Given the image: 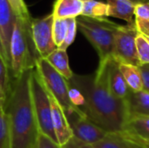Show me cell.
<instances>
[{
  "mask_svg": "<svg viewBox=\"0 0 149 148\" xmlns=\"http://www.w3.org/2000/svg\"><path fill=\"white\" fill-rule=\"evenodd\" d=\"M138 68L141 77L142 91L149 93V64L140 65Z\"/></svg>",
  "mask_w": 149,
  "mask_h": 148,
  "instance_id": "f1b7e54d",
  "label": "cell"
},
{
  "mask_svg": "<svg viewBox=\"0 0 149 148\" xmlns=\"http://www.w3.org/2000/svg\"><path fill=\"white\" fill-rule=\"evenodd\" d=\"M49 94V93H48ZM52 108V120L53 131L59 146L65 144L73 137L67 117L60 105L49 94Z\"/></svg>",
  "mask_w": 149,
  "mask_h": 148,
  "instance_id": "30bf717a",
  "label": "cell"
},
{
  "mask_svg": "<svg viewBox=\"0 0 149 148\" xmlns=\"http://www.w3.org/2000/svg\"><path fill=\"white\" fill-rule=\"evenodd\" d=\"M127 120L137 116H149V93L144 91L134 92L129 89L124 99Z\"/></svg>",
  "mask_w": 149,
  "mask_h": 148,
  "instance_id": "4fadbf2b",
  "label": "cell"
},
{
  "mask_svg": "<svg viewBox=\"0 0 149 148\" xmlns=\"http://www.w3.org/2000/svg\"><path fill=\"white\" fill-rule=\"evenodd\" d=\"M134 16L136 19L149 21V1L134 4Z\"/></svg>",
  "mask_w": 149,
  "mask_h": 148,
  "instance_id": "4316f807",
  "label": "cell"
},
{
  "mask_svg": "<svg viewBox=\"0 0 149 148\" xmlns=\"http://www.w3.org/2000/svg\"><path fill=\"white\" fill-rule=\"evenodd\" d=\"M31 72L12 79L4 106L10 122L12 148H34L39 133L31 95Z\"/></svg>",
  "mask_w": 149,
  "mask_h": 148,
  "instance_id": "7a4b0ae2",
  "label": "cell"
},
{
  "mask_svg": "<svg viewBox=\"0 0 149 148\" xmlns=\"http://www.w3.org/2000/svg\"><path fill=\"white\" fill-rule=\"evenodd\" d=\"M53 19L52 14L44 17L31 19V29L32 40L38 56L42 58H46L57 49L52 38Z\"/></svg>",
  "mask_w": 149,
  "mask_h": 148,
  "instance_id": "ba28073f",
  "label": "cell"
},
{
  "mask_svg": "<svg viewBox=\"0 0 149 148\" xmlns=\"http://www.w3.org/2000/svg\"><path fill=\"white\" fill-rule=\"evenodd\" d=\"M109 17L125 20L127 24H134V4L129 0H107Z\"/></svg>",
  "mask_w": 149,
  "mask_h": 148,
  "instance_id": "e0dca14e",
  "label": "cell"
},
{
  "mask_svg": "<svg viewBox=\"0 0 149 148\" xmlns=\"http://www.w3.org/2000/svg\"><path fill=\"white\" fill-rule=\"evenodd\" d=\"M35 69L46 91L60 105L65 115L74 111H80L72 103L68 81L50 65L46 58H38Z\"/></svg>",
  "mask_w": 149,
  "mask_h": 148,
  "instance_id": "5b68a950",
  "label": "cell"
},
{
  "mask_svg": "<svg viewBox=\"0 0 149 148\" xmlns=\"http://www.w3.org/2000/svg\"><path fill=\"white\" fill-rule=\"evenodd\" d=\"M61 148H94L92 145L86 144L79 140H78L75 137H72L63 146H60Z\"/></svg>",
  "mask_w": 149,
  "mask_h": 148,
  "instance_id": "f546056e",
  "label": "cell"
},
{
  "mask_svg": "<svg viewBox=\"0 0 149 148\" xmlns=\"http://www.w3.org/2000/svg\"><path fill=\"white\" fill-rule=\"evenodd\" d=\"M16 19L17 17L8 0H0V38L5 55L9 60L10 67V43Z\"/></svg>",
  "mask_w": 149,
  "mask_h": 148,
  "instance_id": "7c38bea8",
  "label": "cell"
},
{
  "mask_svg": "<svg viewBox=\"0 0 149 148\" xmlns=\"http://www.w3.org/2000/svg\"><path fill=\"white\" fill-rule=\"evenodd\" d=\"M134 19H135L134 22L138 31L144 35H149V21L136 19V18Z\"/></svg>",
  "mask_w": 149,
  "mask_h": 148,
  "instance_id": "4dcf8cb0",
  "label": "cell"
},
{
  "mask_svg": "<svg viewBox=\"0 0 149 148\" xmlns=\"http://www.w3.org/2000/svg\"><path fill=\"white\" fill-rule=\"evenodd\" d=\"M131 3H133L134 4H137V3H145L148 2V0H129Z\"/></svg>",
  "mask_w": 149,
  "mask_h": 148,
  "instance_id": "836d02e7",
  "label": "cell"
},
{
  "mask_svg": "<svg viewBox=\"0 0 149 148\" xmlns=\"http://www.w3.org/2000/svg\"><path fill=\"white\" fill-rule=\"evenodd\" d=\"M0 56L3 58V60H4V62L6 63V65L9 66V68H10V63H9V60H8V58H7V57H6V55H5V52H4V50H3V44H2V41H1V38H0Z\"/></svg>",
  "mask_w": 149,
  "mask_h": 148,
  "instance_id": "d6a6232c",
  "label": "cell"
},
{
  "mask_svg": "<svg viewBox=\"0 0 149 148\" xmlns=\"http://www.w3.org/2000/svg\"><path fill=\"white\" fill-rule=\"evenodd\" d=\"M31 19H16L10 43L11 79H18L25 72L34 69L37 59L40 58L32 40Z\"/></svg>",
  "mask_w": 149,
  "mask_h": 148,
  "instance_id": "3957f363",
  "label": "cell"
},
{
  "mask_svg": "<svg viewBox=\"0 0 149 148\" xmlns=\"http://www.w3.org/2000/svg\"><path fill=\"white\" fill-rule=\"evenodd\" d=\"M122 133L136 141L149 140V116H137L128 119Z\"/></svg>",
  "mask_w": 149,
  "mask_h": 148,
  "instance_id": "9a60e30c",
  "label": "cell"
},
{
  "mask_svg": "<svg viewBox=\"0 0 149 148\" xmlns=\"http://www.w3.org/2000/svg\"><path fill=\"white\" fill-rule=\"evenodd\" d=\"M119 65L120 63L113 56L107 59V85L111 94L114 98L124 99L129 92V88L120 70Z\"/></svg>",
  "mask_w": 149,
  "mask_h": 148,
  "instance_id": "8fae6325",
  "label": "cell"
},
{
  "mask_svg": "<svg viewBox=\"0 0 149 148\" xmlns=\"http://www.w3.org/2000/svg\"><path fill=\"white\" fill-rule=\"evenodd\" d=\"M139 31L134 24H120L114 34L112 56L119 62L139 66L140 61L136 50L135 39Z\"/></svg>",
  "mask_w": 149,
  "mask_h": 148,
  "instance_id": "52a82bcc",
  "label": "cell"
},
{
  "mask_svg": "<svg viewBox=\"0 0 149 148\" xmlns=\"http://www.w3.org/2000/svg\"><path fill=\"white\" fill-rule=\"evenodd\" d=\"M0 148H12L10 118L4 109L0 110Z\"/></svg>",
  "mask_w": 149,
  "mask_h": 148,
  "instance_id": "44dd1931",
  "label": "cell"
},
{
  "mask_svg": "<svg viewBox=\"0 0 149 148\" xmlns=\"http://www.w3.org/2000/svg\"><path fill=\"white\" fill-rule=\"evenodd\" d=\"M80 1H81V2H83V3H84V2H86V1H89V0H80Z\"/></svg>",
  "mask_w": 149,
  "mask_h": 148,
  "instance_id": "8d00e7d4",
  "label": "cell"
},
{
  "mask_svg": "<svg viewBox=\"0 0 149 148\" xmlns=\"http://www.w3.org/2000/svg\"><path fill=\"white\" fill-rule=\"evenodd\" d=\"M46 59L50 65L67 81L72 78L73 72L69 65V59L66 51L57 48L46 58Z\"/></svg>",
  "mask_w": 149,
  "mask_h": 148,
  "instance_id": "ac0fdd59",
  "label": "cell"
},
{
  "mask_svg": "<svg viewBox=\"0 0 149 148\" xmlns=\"http://www.w3.org/2000/svg\"><path fill=\"white\" fill-rule=\"evenodd\" d=\"M82 16L90 17H109V9L107 3L89 0L83 3Z\"/></svg>",
  "mask_w": 149,
  "mask_h": 148,
  "instance_id": "ffe728a7",
  "label": "cell"
},
{
  "mask_svg": "<svg viewBox=\"0 0 149 148\" xmlns=\"http://www.w3.org/2000/svg\"><path fill=\"white\" fill-rule=\"evenodd\" d=\"M30 87L32 106L37 120L38 132L39 133L49 137L53 141L58 143L52 126V108L49 94L35 68L32 69L31 72Z\"/></svg>",
  "mask_w": 149,
  "mask_h": 148,
  "instance_id": "8992f818",
  "label": "cell"
},
{
  "mask_svg": "<svg viewBox=\"0 0 149 148\" xmlns=\"http://www.w3.org/2000/svg\"><path fill=\"white\" fill-rule=\"evenodd\" d=\"M77 22L76 18H67V32L65 38L63 42V44L58 47V49L65 50L66 49L73 43L75 37H76V32H77Z\"/></svg>",
  "mask_w": 149,
  "mask_h": 148,
  "instance_id": "484cf974",
  "label": "cell"
},
{
  "mask_svg": "<svg viewBox=\"0 0 149 148\" xmlns=\"http://www.w3.org/2000/svg\"><path fill=\"white\" fill-rule=\"evenodd\" d=\"M94 148H149L129 138L124 133H108L100 141L93 145Z\"/></svg>",
  "mask_w": 149,
  "mask_h": 148,
  "instance_id": "5bb4252c",
  "label": "cell"
},
{
  "mask_svg": "<svg viewBox=\"0 0 149 148\" xmlns=\"http://www.w3.org/2000/svg\"><path fill=\"white\" fill-rule=\"evenodd\" d=\"M11 76L9 66L0 56V89L8 96L11 86Z\"/></svg>",
  "mask_w": 149,
  "mask_h": 148,
  "instance_id": "cb8c5ba5",
  "label": "cell"
},
{
  "mask_svg": "<svg viewBox=\"0 0 149 148\" xmlns=\"http://www.w3.org/2000/svg\"><path fill=\"white\" fill-rule=\"evenodd\" d=\"M107 59L100 62L94 75L73 74L68 84L83 96L79 110L89 120L107 133H121L127 121L126 106L124 99L114 98L109 91Z\"/></svg>",
  "mask_w": 149,
  "mask_h": 148,
  "instance_id": "6da1fadb",
  "label": "cell"
},
{
  "mask_svg": "<svg viewBox=\"0 0 149 148\" xmlns=\"http://www.w3.org/2000/svg\"><path fill=\"white\" fill-rule=\"evenodd\" d=\"M67 32V18H54L52 24V38L55 45L58 48L64 42Z\"/></svg>",
  "mask_w": 149,
  "mask_h": 148,
  "instance_id": "7402d4cb",
  "label": "cell"
},
{
  "mask_svg": "<svg viewBox=\"0 0 149 148\" xmlns=\"http://www.w3.org/2000/svg\"><path fill=\"white\" fill-rule=\"evenodd\" d=\"M142 35L144 36V38L148 40V42L149 43V35H144V34H142Z\"/></svg>",
  "mask_w": 149,
  "mask_h": 148,
  "instance_id": "d590c367",
  "label": "cell"
},
{
  "mask_svg": "<svg viewBox=\"0 0 149 148\" xmlns=\"http://www.w3.org/2000/svg\"><path fill=\"white\" fill-rule=\"evenodd\" d=\"M135 141H136V140H135ZM137 142H140V143H141V144H143V145H146V146L149 147V140H142V141H137Z\"/></svg>",
  "mask_w": 149,
  "mask_h": 148,
  "instance_id": "e575fe53",
  "label": "cell"
},
{
  "mask_svg": "<svg viewBox=\"0 0 149 148\" xmlns=\"http://www.w3.org/2000/svg\"><path fill=\"white\" fill-rule=\"evenodd\" d=\"M6 99H7V95L0 89V110L4 109Z\"/></svg>",
  "mask_w": 149,
  "mask_h": 148,
  "instance_id": "1f68e13d",
  "label": "cell"
},
{
  "mask_svg": "<svg viewBox=\"0 0 149 148\" xmlns=\"http://www.w3.org/2000/svg\"><path fill=\"white\" fill-rule=\"evenodd\" d=\"M135 44L140 64H149V43L140 32L136 37Z\"/></svg>",
  "mask_w": 149,
  "mask_h": 148,
  "instance_id": "603a6c76",
  "label": "cell"
},
{
  "mask_svg": "<svg viewBox=\"0 0 149 148\" xmlns=\"http://www.w3.org/2000/svg\"><path fill=\"white\" fill-rule=\"evenodd\" d=\"M16 17L21 19H31L28 7L24 0H8Z\"/></svg>",
  "mask_w": 149,
  "mask_h": 148,
  "instance_id": "d4e9b609",
  "label": "cell"
},
{
  "mask_svg": "<svg viewBox=\"0 0 149 148\" xmlns=\"http://www.w3.org/2000/svg\"><path fill=\"white\" fill-rule=\"evenodd\" d=\"M148 1H149V0H148Z\"/></svg>",
  "mask_w": 149,
  "mask_h": 148,
  "instance_id": "74e56055",
  "label": "cell"
},
{
  "mask_svg": "<svg viewBox=\"0 0 149 148\" xmlns=\"http://www.w3.org/2000/svg\"><path fill=\"white\" fill-rule=\"evenodd\" d=\"M76 22L77 28L96 50L100 62L112 56L114 34L119 24L106 17H90L82 15L76 17Z\"/></svg>",
  "mask_w": 149,
  "mask_h": 148,
  "instance_id": "277c9868",
  "label": "cell"
},
{
  "mask_svg": "<svg viewBox=\"0 0 149 148\" xmlns=\"http://www.w3.org/2000/svg\"><path fill=\"white\" fill-rule=\"evenodd\" d=\"M34 148H61L60 146L53 141L52 139H50L49 137L42 134V133H38V136L37 138V141L36 144L34 146Z\"/></svg>",
  "mask_w": 149,
  "mask_h": 148,
  "instance_id": "83f0119b",
  "label": "cell"
},
{
  "mask_svg": "<svg viewBox=\"0 0 149 148\" xmlns=\"http://www.w3.org/2000/svg\"><path fill=\"white\" fill-rule=\"evenodd\" d=\"M66 117L73 137L86 144L93 146L102 140L108 133L89 120L81 111H74Z\"/></svg>",
  "mask_w": 149,
  "mask_h": 148,
  "instance_id": "9c48e42d",
  "label": "cell"
},
{
  "mask_svg": "<svg viewBox=\"0 0 149 148\" xmlns=\"http://www.w3.org/2000/svg\"><path fill=\"white\" fill-rule=\"evenodd\" d=\"M119 67L128 88L134 92L142 91L141 77L138 66L120 63Z\"/></svg>",
  "mask_w": 149,
  "mask_h": 148,
  "instance_id": "d6986e66",
  "label": "cell"
},
{
  "mask_svg": "<svg viewBox=\"0 0 149 148\" xmlns=\"http://www.w3.org/2000/svg\"><path fill=\"white\" fill-rule=\"evenodd\" d=\"M83 2L80 0H56L52 8L54 18H76L82 14Z\"/></svg>",
  "mask_w": 149,
  "mask_h": 148,
  "instance_id": "2e32d148",
  "label": "cell"
}]
</instances>
